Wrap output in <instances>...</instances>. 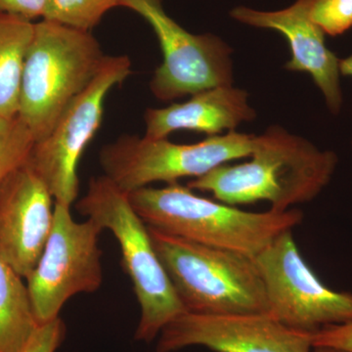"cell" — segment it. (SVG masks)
Wrapping results in <instances>:
<instances>
[{
	"mask_svg": "<svg viewBox=\"0 0 352 352\" xmlns=\"http://www.w3.org/2000/svg\"><path fill=\"white\" fill-rule=\"evenodd\" d=\"M100 227L92 220L78 222L71 207L54 205L50 238L36 267L25 280L38 325L59 317L69 298L92 294L103 283Z\"/></svg>",
	"mask_w": 352,
	"mask_h": 352,
	"instance_id": "9c48e42d",
	"label": "cell"
},
{
	"mask_svg": "<svg viewBox=\"0 0 352 352\" xmlns=\"http://www.w3.org/2000/svg\"><path fill=\"white\" fill-rule=\"evenodd\" d=\"M36 140L18 117L0 118V188L29 162Z\"/></svg>",
	"mask_w": 352,
	"mask_h": 352,
	"instance_id": "e0dca14e",
	"label": "cell"
},
{
	"mask_svg": "<svg viewBox=\"0 0 352 352\" xmlns=\"http://www.w3.org/2000/svg\"><path fill=\"white\" fill-rule=\"evenodd\" d=\"M314 1L296 0L288 8L274 12L239 6L230 15L244 24L283 34L292 53L286 69L309 74L325 97L329 110L337 115L342 104L340 59L326 46L325 34L310 17Z\"/></svg>",
	"mask_w": 352,
	"mask_h": 352,
	"instance_id": "4fadbf2b",
	"label": "cell"
},
{
	"mask_svg": "<svg viewBox=\"0 0 352 352\" xmlns=\"http://www.w3.org/2000/svg\"><path fill=\"white\" fill-rule=\"evenodd\" d=\"M310 17L324 34L340 36L352 28V0H315Z\"/></svg>",
	"mask_w": 352,
	"mask_h": 352,
	"instance_id": "d6986e66",
	"label": "cell"
},
{
	"mask_svg": "<svg viewBox=\"0 0 352 352\" xmlns=\"http://www.w3.org/2000/svg\"><path fill=\"white\" fill-rule=\"evenodd\" d=\"M119 7L143 18L156 34L163 63L150 88L160 100L170 101L222 85H232L231 50L212 34H191L168 16L162 0H120Z\"/></svg>",
	"mask_w": 352,
	"mask_h": 352,
	"instance_id": "30bf717a",
	"label": "cell"
},
{
	"mask_svg": "<svg viewBox=\"0 0 352 352\" xmlns=\"http://www.w3.org/2000/svg\"><path fill=\"white\" fill-rule=\"evenodd\" d=\"M34 23L0 14V118L19 112L21 85Z\"/></svg>",
	"mask_w": 352,
	"mask_h": 352,
	"instance_id": "9a60e30c",
	"label": "cell"
},
{
	"mask_svg": "<svg viewBox=\"0 0 352 352\" xmlns=\"http://www.w3.org/2000/svg\"><path fill=\"white\" fill-rule=\"evenodd\" d=\"M256 136L231 131L196 144H175L166 138L122 135L104 146L99 162L104 175L126 193L151 183L198 178L241 157H250Z\"/></svg>",
	"mask_w": 352,
	"mask_h": 352,
	"instance_id": "8992f818",
	"label": "cell"
},
{
	"mask_svg": "<svg viewBox=\"0 0 352 352\" xmlns=\"http://www.w3.org/2000/svg\"><path fill=\"white\" fill-rule=\"evenodd\" d=\"M80 214L119 242L124 270L140 307L134 339L151 342L170 322L186 312L153 245L147 224L132 207L129 194L105 175L90 179L76 203Z\"/></svg>",
	"mask_w": 352,
	"mask_h": 352,
	"instance_id": "277c9868",
	"label": "cell"
},
{
	"mask_svg": "<svg viewBox=\"0 0 352 352\" xmlns=\"http://www.w3.org/2000/svg\"><path fill=\"white\" fill-rule=\"evenodd\" d=\"M131 75L126 55L106 56L94 80L69 104L50 133L34 143L28 164L56 203L69 207L75 203L80 191L78 164L100 129L106 98Z\"/></svg>",
	"mask_w": 352,
	"mask_h": 352,
	"instance_id": "52a82bcc",
	"label": "cell"
},
{
	"mask_svg": "<svg viewBox=\"0 0 352 352\" xmlns=\"http://www.w3.org/2000/svg\"><path fill=\"white\" fill-rule=\"evenodd\" d=\"M250 157L245 163L217 166L187 186L212 193L227 205L266 201L271 210L286 212L316 198L330 183L339 161L335 153L280 126L256 136Z\"/></svg>",
	"mask_w": 352,
	"mask_h": 352,
	"instance_id": "6da1fadb",
	"label": "cell"
},
{
	"mask_svg": "<svg viewBox=\"0 0 352 352\" xmlns=\"http://www.w3.org/2000/svg\"><path fill=\"white\" fill-rule=\"evenodd\" d=\"M340 75L352 78V54L344 59H340Z\"/></svg>",
	"mask_w": 352,
	"mask_h": 352,
	"instance_id": "603a6c76",
	"label": "cell"
},
{
	"mask_svg": "<svg viewBox=\"0 0 352 352\" xmlns=\"http://www.w3.org/2000/svg\"><path fill=\"white\" fill-rule=\"evenodd\" d=\"M48 0H0V14L32 21L43 19Z\"/></svg>",
	"mask_w": 352,
	"mask_h": 352,
	"instance_id": "7402d4cb",
	"label": "cell"
},
{
	"mask_svg": "<svg viewBox=\"0 0 352 352\" xmlns=\"http://www.w3.org/2000/svg\"><path fill=\"white\" fill-rule=\"evenodd\" d=\"M120 0H48L43 20L90 32Z\"/></svg>",
	"mask_w": 352,
	"mask_h": 352,
	"instance_id": "ac0fdd59",
	"label": "cell"
},
{
	"mask_svg": "<svg viewBox=\"0 0 352 352\" xmlns=\"http://www.w3.org/2000/svg\"><path fill=\"white\" fill-rule=\"evenodd\" d=\"M267 298V314L287 327L314 333L352 320V293L329 288L303 259L293 230L254 258Z\"/></svg>",
	"mask_w": 352,
	"mask_h": 352,
	"instance_id": "ba28073f",
	"label": "cell"
},
{
	"mask_svg": "<svg viewBox=\"0 0 352 352\" xmlns=\"http://www.w3.org/2000/svg\"><path fill=\"white\" fill-rule=\"evenodd\" d=\"M105 58L90 32L53 21L34 23L17 117L36 142L50 133L69 104L94 80Z\"/></svg>",
	"mask_w": 352,
	"mask_h": 352,
	"instance_id": "3957f363",
	"label": "cell"
},
{
	"mask_svg": "<svg viewBox=\"0 0 352 352\" xmlns=\"http://www.w3.org/2000/svg\"><path fill=\"white\" fill-rule=\"evenodd\" d=\"M311 342L314 347H332L352 352V320L322 329L311 335Z\"/></svg>",
	"mask_w": 352,
	"mask_h": 352,
	"instance_id": "44dd1931",
	"label": "cell"
},
{
	"mask_svg": "<svg viewBox=\"0 0 352 352\" xmlns=\"http://www.w3.org/2000/svg\"><path fill=\"white\" fill-rule=\"evenodd\" d=\"M147 226L208 247L258 256L273 240L303 219L300 210L254 212L196 195L177 182L144 187L129 194Z\"/></svg>",
	"mask_w": 352,
	"mask_h": 352,
	"instance_id": "7a4b0ae2",
	"label": "cell"
},
{
	"mask_svg": "<svg viewBox=\"0 0 352 352\" xmlns=\"http://www.w3.org/2000/svg\"><path fill=\"white\" fill-rule=\"evenodd\" d=\"M155 251L186 312L267 314L254 258L198 244L148 226Z\"/></svg>",
	"mask_w": 352,
	"mask_h": 352,
	"instance_id": "5b68a950",
	"label": "cell"
},
{
	"mask_svg": "<svg viewBox=\"0 0 352 352\" xmlns=\"http://www.w3.org/2000/svg\"><path fill=\"white\" fill-rule=\"evenodd\" d=\"M54 205L50 190L28 164L0 188V258L25 279L50 238Z\"/></svg>",
	"mask_w": 352,
	"mask_h": 352,
	"instance_id": "7c38bea8",
	"label": "cell"
},
{
	"mask_svg": "<svg viewBox=\"0 0 352 352\" xmlns=\"http://www.w3.org/2000/svg\"><path fill=\"white\" fill-rule=\"evenodd\" d=\"M38 326L27 284L0 258V352H21Z\"/></svg>",
	"mask_w": 352,
	"mask_h": 352,
	"instance_id": "2e32d148",
	"label": "cell"
},
{
	"mask_svg": "<svg viewBox=\"0 0 352 352\" xmlns=\"http://www.w3.org/2000/svg\"><path fill=\"white\" fill-rule=\"evenodd\" d=\"M214 352H312L311 335L285 326L268 314L185 312L160 333L157 352L189 346Z\"/></svg>",
	"mask_w": 352,
	"mask_h": 352,
	"instance_id": "8fae6325",
	"label": "cell"
},
{
	"mask_svg": "<svg viewBox=\"0 0 352 352\" xmlns=\"http://www.w3.org/2000/svg\"><path fill=\"white\" fill-rule=\"evenodd\" d=\"M312 352H346L340 349H332V347H314Z\"/></svg>",
	"mask_w": 352,
	"mask_h": 352,
	"instance_id": "cb8c5ba5",
	"label": "cell"
},
{
	"mask_svg": "<svg viewBox=\"0 0 352 352\" xmlns=\"http://www.w3.org/2000/svg\"><path fill=\"white\" fill-rule=\"evenodd\" d=\"M248 94L232 85H222L192 95L184 103L148 109L145 113L146 138H166L177 131H192L215 136L233 131L241 122L256 118L247 101Z\"/></svg>",
	"mask_w": 352,
	"mask_h": 352,
	"instance_id": "5bb4252c",
	"label": "cell"
},
{
	"mask_svg": "<svg viewBox=\"0 0 352 352\" xmlns=\"http://www.w3.org/2000/svg\"><path fill=\"white\" fill-rule=\"evenodd\" d=\"M66 336V326L60 317L41 324L32 333L21 352H56Z\"/></svg>",
	"mask_w": 352,
	"mask_h": 352,
	"instance_id": "ffe728a7",
	"label": "cell"
}]
</instances>
